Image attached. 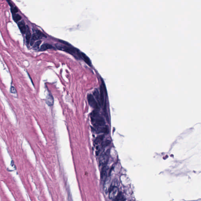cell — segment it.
<instances>
[{
	"mask_svg": "<svg viewBox=\"0 0 201 201\" xmlns=\"http://www.w3.org/2000/svg\"><path fill=\"white\" fill-rule=\"evenodd\" d=\"M91 122L95 128L104 127L105 126V120L99 113L98 110H95L90 115Z\"/></svg>",
	"mask_w": 201,
	"mask_h": 201,
	"instance_id": "cell-1",
	"label": "cell"
},
{
	"mask_svg": "<svg viewBox=\"0 0 201 201\" xmlns=\"http://www.w3.org/2000/svg\"><path fill=\"white\" fill-rule=\"evenodd\" d=\"M56 46L57 49L59 50L66 51L71 55H73L75 57V56H76L77 57H81L80 53L79 51H78L77 49H75L74 48H72V47H69L60 45L58 44H56Z\"/></svg>",
	"mask_w": 201,
	"mask_h": 201,
	"instance_id": "cell-2",
	"label": "cell"
},
{
	"mask_svg": "<svg viewBox=\"0 0 201 201\" xmlns=\"http://www.w3.org/2000/svg\"><path fill=\"white\" fill-rule=\"evenodd\" d=\"M109 154V149L103 151L101 153L99 158V164L100 166H102L103 167L106 166L108 160Z\"/></svg>",
	"mask_w": 201,
	"mask_h": 201,
	"instance_id": "cell-3",
	"label": "cell"
},
{
	"mask_svg": "<svg viewBox=\"0 0 201 201\" xmlns=\"http://www.w3.org/2000/svg\"><path fill=\"white\" fill-rule=\"evenodd\" d=\"M87 98L88 104L90 105L96 110L98 111L99 109L100 106L99 105L96 100H95L94 96L91 94H88Z\"/></svg>",
	"mask_w": 201,
	"mask_h": 201,
	"instance_id": "cell-4",
	"label": "cell"
},
{
	"mask_svg": "<svg viewBox=\"0 0 201 201\" xmlns=\"http://www.w3.org/2000/svg\"><path fill=\"white\" fill-rule=\"evenodd\" d=\"M120 192L118 187L116 186L111 187L109 191V197L112 200H114L117 197Z\"/></svg>",
	"mask_w": 201,
	"mask_h": 201,
	"instance_id": "cell-5",
	"label": "cell"
},
{
	"mask_svg": "<svg viewBox=\"0 0 201 201\" xmlns=\"http://www.w3.org/2000/svg\"><path fill=\"white\" fill-rule=\"evenodd\" d=\"M95 129L96 133H103L105 134H108L109 133V128L107 126H105L104 127H95Z\"/></svg>",
	"mask_w": 201,
	"mask_h": 201,
	"instance_id": "cell-6",
	"label": "cell"
},
{
	"mask_svg": "<svg viewBox=\"0 0 201 201\" xmlns=\"http://www.w3.org/2000/svg\"><path fill=\"white\" fill-rule=\"evenodd\" d=\"M104 135H100L98 136L95 139L94 142V145H97V150H99L100 148L99 147V145H101L104 139Z\"/></svg>",
	"mask_w": 201,
	"mask_h": 201,
	"instance_id": "cell-7",
	"label": "cell"
},
{
	"mask_svg": "<svg viewBox=\"0 0 201 201\" xmlns=\"http://www.w3.org/2000/svg\"><path fill=\"white\" fill-rule=\"evenodd\" d=\"M111 187V179L110 178H107L106 180L105 181L104 185V190L105 192L107 193L109 191L110 188Z\"/></svg>",
	"mask_w": 201,
	"mask_h": 201,
	"instance_id": "cell-8",
	"label": "cell"
},
{
	"mask_svg": "<svg viewBox=\"0 0 201 201\" xmlns=\"http://www.w3.org/2000/svg\"><path fill=\"white\" fill-rule=\"evenodd\" d=\"M31 38L30 40V45L31 46H33L34 45V43H35V41L40 39L42 38V37L38 35L37 33L34 34L31 36Z\"/></svg>",
	"mask_w": 201,
	"mask_h": 201,
	"instance_id": "cell-9",
	"label": "cell"
},
{
	"mask_svg": "<svg viewBox=\"0 0 201 201\" xmlns=\"http://www.w3.org/2000/svg\"><path fill=\"white\" fill-rule=\"evenodd\" d=\"M93 96L100 107L101 105V100H100V93H99V91L97 89H96L94 90L93 93Z\"/></svg>",
	"mask_w": 201,
	"mask_h": 201,
	"instance_id": "cell-10",
	"label": "cell"
},
{
	"mask_svg": "<svg viewBox=\"0 0 201 201\" xmlns=\"http://www.w3.org/2000/svg\"><path fill=\"white\" fill-rule=\"evenodd\" d=\"M18 27L21 31V33L25 34L26 31V28L24 21H21L18 23Z\"/></svg>",
	"mask_w": 201,
	"mask_h": 201,
	"instance_id": "cell-11",
	"label": "cell"
},
{
	"mask_svg": "<svg viewBox=\"0 0 201 201\" xmlns=\"http://www.w3.org/2000/svg\"><path fill=\"white\" fill-rule=\"evenodd\" d=\"M106 167V165L103 167L101 173V178L102 181H105L107 178V172Z\"/></svg>",
	"mask_w": 201,
	"mask_h": 201,
	"instance_id": "cell-12",
	"label": "cell"
},
{
	"mask_svg": "<svg viewBox=\"0 0 201 201\" xmlns=\"http://www.w3.org/2000/svg\"><path fill=\"white\" fill-rule=\"evenodd\" d=\"M81 57L83 59V60L85 61V63H87L90 66H91L92 63L90 58L87 56V55H86L84 53L81 52Z\"/></svg>",
	"mask_w": 201,
	"mask_h": 201,
	"instance_id": "cell-13",
	"label": "cell"
},
{
	"mask_svg": "<svg viewBox=\"0 0 201 201\" xmlns=\"http://www.w3.org/2000/svg\"><path fill=\"white\" fill-rule=\"evenodd\" d=\"M54 48L52 46H51L49 44H44L41 46L39 51H44L47 50L53 49Z\"/></svg>",
	"mask_w": 201,
	"mask_h": 201,
	"instance_id": "cell-14",
	"label": "cell"
},
{
	"mask_svg": "<svg viewBox=\"0 0 201 201\" xmlns=\"http://www.w3.org/2000/svg\"><path fill=\"white\" fill-rule=\"evenodd\" d=\"M46 102L49 106H52L54 104V98L52 95L49 94L46 99Z\"/></svg>",
	"mask_w": 201,
	"mask_h": 201,
	"instance_id": "cell-15",
	"label": "cell"
},
{
	"mask_svg": "<svg viewBox=\"0 0 201 201\" xmlns=\"http://www.w3.org/2000/svg\"><path fill=\"white\" fill-rule=\"evenodd\" d=\"M26 43L27 44H29L30 43V40L31 38V34L30 32V30L29 29V27L28 26H27V28H26Z\"/></svg>",
	"mask_w": 201,
	"mask_h": 201,
	"instance_id": "cell-16",
	"label": "cell"
},
{
	"mask_svg": "<svg viewBox=\"0 0 201 201\" xmlns=\"http://www.w3.org/2000/svg\"><path fill=\"white\" fill-rule=\"evenodd\" d=\"M100 97L101 105H103L104 103V88L103 86H101L100 89Z\"/></svg>",
	"mask_w": 201,
	"mask_h": 201,
	"instance_id": "cell-17",
	"label": "cell"
},
{
	"mask_svg": "<svg viewBox=\"0 0 201 201\" xmlns=\"http://www.w3.org/2000/svg\"><path fill=\"white\" fill-rule=\"evenodd\" d=\"M126 199L121 192H119L117 197L114 199V201H124Z\"/></svg>",
	"mask_w": 201,
	"mask_h": 201,
	"instance_id": "cell-18",
	"label": "cell"
},
{
	"mask_svg": "<svg viewBox=\"0 0 201 201\" xmlns=\"http://www.w3.org/2000/svg\"><path fill=\"white\" fill-rule=\"evenodd\" d=\"M13 18L14 21L15 22H17L20 20H21V17L19 15L17 14H15L14 15H13Z\"/></svg>",
	"mask_w": 201,
	"mask_h": 201,
	"instance_id": "cell-19",
	"label": "cell"
},
{
	"mask_svg": "<svg viewBox=\"0 0 201 201\" xmlns=\"http://www.w3.org/2000/svg\"><path fill=\"white\" fill-rule=\"evenodd\" d=\"M41 42H42L41 41H37V42H36L35 43L34 45V48L35 49H36V50L38 49V48L39 47L40 45V44L41 43Z\"/></svg>",
	"mask_w": 201,
	"mask_h": 201,
	"instance_id": "cell-20",
	"label": "cell"
},
{
	"mask_svg": "<svg viewBox=\"0 0 201 201\" xmlns=\"http://www.w3.org/2000/svg\"><path fill=\"white\" fill-rule=\"evenodd\" d=\"M110 143H111V141H109V140H107L105 142H103V143L102 142V143H101V148H104L107 146H108L110 144Z\"/></svg>",
	"mask_w": 201,
	"mask_h": 201,
	"instance_id": "cell-21",
	"label": "cell"
},
{
	"mask_svg": "<svg viewBox=\"0 0 201 201\" xmlns=\"http://www.w3.org/2000/svg\"><path fill=\"white\" fill-rule=\"evenodd\" d=\"M11 12L13 15L16 14L18 12V9L17 8V7H13V6L11 7Z\"/></svg>",
	"mask_w": 201,
	"mask_h": 201,
	"instance_id": "cell-22",
	"label": "cell"
},
{
	"mask_svg": "<svg viewBox=\"0 0 201 201\" xmlns=\"http://www.w3.org/2000/svg\"><path fill=\"white\" fill-rule=\"evenodd\" d=\"M37 34H38V35H40V36H41L42 37H47V36L45 35H44V34H43L42 32H41L39 30H37L36 31V32Z\"/></svg>",
	"mask_w": 201,
	"mask_h": 201,
	"instance_id": "cell-23",
	"label": "cell"
},
{
	"mask_svg": "<svg viewBox=\"0 0 201 201\" xmlns=\"http://www.w3.org/2000/svg\"><path fill=\"white\" fill-rule=\"evenodd\" d=\"M10 91L12 93H13V94L16 93V89L14 86H12V87L11 88Z\"/></svg>",
	"mask_w": 201,
	"mask_h": 201,
	"instance_id": "cell-24",
	"label": "cell"
}]
</instances>
